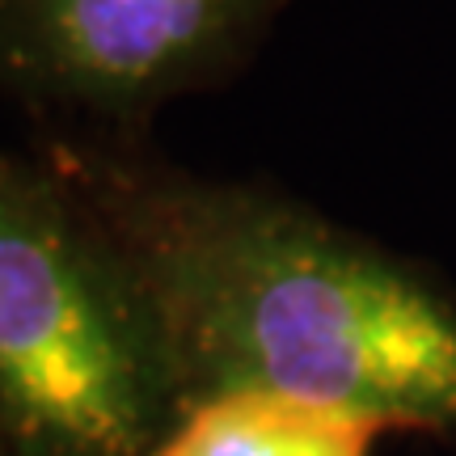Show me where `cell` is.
Listing matches in <instances>:
<instances>
[{
    "label": "cell",
    "instance_id": "obj_1",
    "mask_svg": "<svg viewBox=\"0 0 456 456\" xmlns=\"http://www.w3.org/2000/svg\"><path fill=\"white\" fill-rule=\"evenodd\" d=\"M47 157L114 241L186 406L279 393L456 436V300L406 258L279 191L102 135Z\"/></svg>",
    "mask_w": 456,
    "mask_h": 456
},
{
    "label": "cell",
    "instance_id": "obj_3",
    "mask_svg": "<svg viewBox=\"0 0 456 456\" xmlns=\"http://www.w3.org/2000/svg\"><path fill=\"white\" fill-rule=\"evenodd\" d=\"M288 0H0V94L51 118L131 131L232 81Z\"/></svg>",
    "mask_w": 456,
    "mask_h": 456
},
{
    "label": "cell",
    "instance_id": "obj_4",
    "mask_svg": "<svg viewBox=\"0 0 456 456\" xmlns=\"http://www.w3.org/2000/svg\"><path fill=\"white\" fill-rule=\"evenodd\" d=\"M385 431L279 393H220L178 414L152 456H372Z\"/></svg>",
    "mask_w": 456,
    "mask_h": 456
},
{
    "label": "cell",
    "instance_id": "obj_2",
    "mask_svg": "<svg viewBox=\"0 0 456 456\" xmlns=\"http://www.w3.org/2000/svg\"><path fill=\"white\" fill-rule=\"evenodd\" d=\"M186 410L114 241L51 157L0 148V448L152 456Z\"/></svg>",
    "mask_w": 456,
    "mask_h": 456
},
{
    "label": "cell",
    "instance_id": "obj_5",
    "mask_svg": "<svg viewBox=\"0 0 456 456\" xmlns=\"http://www.w3.org/2000/svg\"><path fill=\"white\" fill-rule=\"evenodd\" d=\"M0 456H4V448H0Z\"/></svg>",
    "mask_w": 456,
    "mask_h": 456
}]
</instances>
